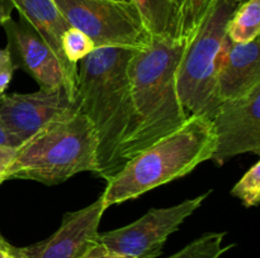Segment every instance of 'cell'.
I'll list each match as a JSON object with an SVG mask.
<instances>
[{
  "mask_svg": "<svg viewBox=\"0 0 260 258\" xmlns=\"http://www.w3.org/2000/svg\"><path fill=\"white\" fill-rule=\"evenodd\" d=\"M260 34V0H244L231 17L226 38L233 43H249Z\"/></svg>",
  "mask_w": 260,
  "mask_h": 258,
  "instance_id": "15",
  "label": "cell"
},
{
  "mask_svg": "<svg viewBox=\"0 0 260 258\" xmlns=\"http://www.w3.org/2000/svg\"><path fill=\"white\" fill-rule=\"evenodd\" d=\"M179 9L190 37L196 34L215 0H172Z\"/></svg>",
  "mask_w": 260,
  "mask_h": 258,
  "instance_id": "19",
  "label": "cell"
},
{
  "mask_svg": "<svg viewBox=\"0 0 260 258\" xmlns=\"http://www.w3.org/2000/svg\"><path fill=\"white\" fill-rule=\"evenodd\" d=\"M231 196L238 197L244 206H258L260 201V162L256 161L231 190Z\"/></svg>",
  "mask_w": 260,
  "mask_h": 258,
  "instance_id": "18",
  "label": "cell"
},
{
  "mask_svg": "<svg viewBox=\"0 0 260 258\" xmlns=\"http://www.w3.org/2000/svg\"><path fill=\"white\" fill-rule=\"evenodd\" d=\"M225 235L223 232L205 233L167 258H221L233 248V244H223Z\"/></svg>",
  "mask_w": 260,
  "mask_h": 258,
  "instance_id": "16",
  "label": "cell"
},
{
  "mask_svg": "<svg viewBox=\"0 0 260 258\" xmlns=\"http://www.w3.org/2000/svg\"><path fill=\"white\" fill-rule=\"evenodd\" d=\"M15 67L14 65L5 66V67L0 68V95L5 93V90L9 86L10 81L13 78V73H14Z\"/></svg>",
  "mask_w": 260,
  "mask_h": 258,
  "instance_id": "23",
  "label": "cell"
},
{
  "mask_svg": "<svg viewBox=\"0 0 260 258\" xmlns=\"http://www.w3.org/2000/svg\"><path fill=\"white\" fill-rule=\"evenodd\" d=\"M2 27L5 30L7 48L15 70L20 68L27 72L40 85V89L65 86L71 95L78 96L69 86L62 66L55 53L24 18L20 17L18 22L9 19Z\"/></svg>",
  "mask_w": 260,
  "mask_h": 258,
  "instance_id": "10",
  "label": "cell"
},
{
  "mask_svg": "<svg viewBox=\"0 0 260 258\" xmlns=\"http://www.w3.org/2000/svg\"><path fill=\"white\" fill-rule=\"evenodd\" d=\"M124 2H131V0H124Z\"/></svg>",
  "mask_w": 260,
  "mask_h": 258,
  "instance_id": "27",
  "label": "cell"
},
{
  "mask_svg": "<svg viewBox=\"0 0 260 258\" xmlns=\"http://www.w3.org/2000/svg\"><path fill=\"white\" fill-rule=\"evenodd\" d=\"M98 168V137L80 106L66 111L17 148L7 180H29L47 186Z\"/></svg>",
  "mask_w": 260,
  "mask_h": 258,
  "instance_id": "4",
  "label": "cell"
},
{
  "mask_svg": "<svg viewBox=\"0 0 260 258\" xmlns=\"http://www.w3.org/2000/svg\"><path fill=\"white\" fill-rule=\"evenodd\" d=\"M243 2L215 0L185 47L175 72V82L180 103L189 116L211 120L221 103L216 89V72L228 24Z\"/></svg>",
  "mask_w": 260,
  "mask_h": 258,
  "instance_id": "5",
  "label": "cell"
},
{
  "mask_svg": "<svg viewBox=\"0 0 260 258\" xmlns=\"http://www.w3.org/2000/svg\"><path fill=\"white\" fill-rule=\"evenodd\" d=\"M71 27L85 33L95 48L140 50L150 45L139 12L124 0H53Z\"/></svg>",
  "mask_w": 260,
  "mask_h": 258,
  "instance_id": "6",
  "label": "cell"
},
{
  "mask_svg": "<svg viewBox=\"0 0 260 258\" xmlns=\"http://www.w3.org/2000/svg\"><path fill=\"white\" fill-rule=\"evenodd\" d=\"M216 149L212 161L222 166L243 153H260V86L249 95L221 101L213 114Z\"/></svg>",
  "mask_w": 260,
  "mask_h": 258,
  "instance_id": "8",
  "label": "cell"
},
{
  "mask_svg": "<svg viewBox=\"0 0 260 258\" xmlns=\"http://www.w3.org/2000/svg\"><path fill=\"white\" fill-rule=\"evenodd\" d=\"M14 9L19 17L24 18L38 33L43 42L51 48L58 62L61 63L68 78L69 86L74 93L76 91L78 66H74L66 60L62 52V35L71 27L53 0H12Z\"/></svg>",
  "mask_w": 260,
  "mask_h": 258,
  "instance_id": "13",
  "label": "cell"
},
{
  "mask_svg": "<svg viewBox=\"0 0 260 258\" xmlns=\"http://www.w3.org/2000/svg\"><path fill=\"white\" fill-rule=\"evenodd\" d=\"M104 211L99 196L83 209L65 212L60 228L51 237L24 247L27 258H80L96 242Z\"/></svg>",
  "mask_w": 260,
  "mask_h": 258,
  "instance_id": "11",
  "label": "cell"
},
{
  "mask_svg": "<svg viewBox=\"0 0 260 258\" xmlns=\"http://www.w3.org/2000/svg\"><path fill=\"white\" fill-rule=\"evenodd\" d=\"M9 65H13L9 50H8L7 47L0 48V68L5 67V66H9Z\"/></svg>",
  "mask_w": 260,
  "mask_h": 258,
  "instance_id": "26",
  "label": "cell"
},
{
  "mask_svg": "<svg viewBox=\"0 0 260 258\" xmlns=\"http://www.w3.org/2000/svg\"><path fill=\"white\" fill-rule=\"evenodd\" d=\"M210 191L187 199L169 207L150 209L136 222L128 225L98 233L96 240L109 249L134 258H156L161 254L162 245L180 225L202 206Z\"/></svg>",
  "mask_w": 260,
  "mask_h": 258,
  "instance_id": "7",
  "label": "cell"
},
{
  "mask_svg": "<svg viewBox=\"0 0 260 258\" xmlns=\"http://www.w3.org/2000/svg\"><path fill=\"white\" fill-rule=\"evenodd\" d=\"M259 86V38L249 43H233L226 38L216 72V89L220 101L243 98Z\"/></svg>",
  "mask_w": 260,
  "mask_h": 258,
  "instance_id": "12",
  "label": "cell"
},
{
  "mask_svg": "<svg viewBox=\"0 0 260 258\" xmlns=\"http://www.w3.org/2000/svg\"><path fill=\"white\" fill-rule=\"evenodd\" d=\"M0 146L5 147H14V148H18L20 147V143L9 133V132L5 129V126L3 125V123L0 121Z\"/></svg>",
  "mask_w": 260,
  "mask_h": 258,
  "instance_id": "24",
  "label": "cell"
},
{
  "mask_svg": "<svg viewBox=\"0 0 260 258\" xmlns=\"http://www.w3.org/2000/svg\"><path fill=\"white\" fill-rule=\"evenodd\" d=\"M14 10L12 0H0V25L12 19V12Z\"/></svg>",
  "mask_w": 260,
  "mask_h": 258,
  "instance_id": "25",
  "label": "cell"
},
{
  "mask_svg": "<svg viewBox=\"0 0 260 258\" xmlns=\"http://www.w3.org/2000/svg\"><path fill=\"white\" fill-rule=\"evenodd\" d=\"M80 258H134L129 257V255L121 254V253H117L114 250L109 249L106 245H103L102 243H99L96 240L93 245L88 248L85 253L81 255Z\"/></svg>",
  "mask_w": 260,
  "mask_h": 258,
  "instance_id": "20",
  "label": "cell"
},
{
  "mask_svg": "<svg viewBox=\"0 0 260 258\" xmlns=\"http://www.w3.org/2000/svg\"><path fill=\"white\" fill-rule=\"evenodd\" d=\"M15 154H17V148L14 147L0 146V185L7 181L8 169L14 161Z\"/></svg>",
  "mask_w": 260,
  "mask_h": 258,
  "instance_id": "21",
  "label": "cell"
},
{
  "mask_svg": "<svg viewBox=\"0 0 260 258\" xmlns=\"http://www.w3.org/2000/svg\"><path fill=\"white\" fill-rule=\"evenodd\" d=\"M62 52L66 60L74 66H78L81 60L90 55L94 50H96L93 40L76 28L70 27L62 35Z\"/></svg>",
  "mask_w": 260,
  "mask_h": 258,
  "instance_id": "17",
  "label": "cell"
},
{
  "mask_svg": "<svg viewBox=\"0 0 260 258\" xmlns=\"http://www.w3.org/2000/svg\"><path fill=\"white\" fill-rule=\"evenodd\" d=\"M187 45L151 38L149 46L132 52L127 72L136 131L122 153L123 163L179 129L189 118L175 82V72Z\"/></svg>",
  "mask_w": 260,
  "mask_h": 258,
  "instance_id": "2",
  "label": "cell"
},
{
  "mask_svg": "<svg viewBox=\"0 0 260 258\" xmlns=\"http://www.w3.org/2000/svg\"><path fill=\"white\" fill-rule=\"evenodd\" d=\"M134 50L96 48L78 63L80 110L98 137L95 176L109 181L123 167L122 153L136 131L127 66Z\"/></svg>",
  "mask_w": 260,
  "mask_h": 258,
  "instance_id": "1",
  "label": "cell"
},
{
  "mask_svg": "<svg viewBox=\"0 0 260 258\" xmlns=\"http://www.w3.org/2000/svg\"><path fill=\"white\" fill-rule=\"evenodd\" d=\"M150 38L168 42H189L179 9L172 0H131Z\"/></svg>",
  "mask_w": 260,
  "mask_h": 258,
  "instance_id": "14",
  "label": "cell"
},
{
  "mask_svg": "<svg viewBox=\"0 0 260 258\" xmlns=\"http://www.w3.org/2000/svg\"><path fill=\"white\" fill-rule=\"evenodd\" d=\"M216 149L212 121L203 116L188 120L124 163L101 195L106 210L135 200L165 184L187 176L196 167L210 161Z\"/></svg>",
  "mask_w": 260,
  "mask_h": 258,
  "instance_id": "3",
  "label": "cell"
},
{
  "mask_svg": "<svg viewBox=\"0 0 260 258\" xmlns=\"http://www.w3.org/2000/svg\"><path fill=\"white\" fill-rule=\"evenodd\" d=\"M79 106L78 96L71 95L65 86L28 94H3L0 121L22 146L53 119Z\"/></svg>",
  "mask_w": 260,
  "mask_h": 258,
  "instance_id": "9",
  "label": "cell"
},
{
  "mask_svg": "<svg viewBox=\"0 0 260 258\" xmlns=\"http://www.w3.org/2000/svg\"><path fill=\"white\" fill-rule=\"evenodd\" d=\"M0 258H27L24 247H17L0 234Z\"/></svg>",
  "mask_w": 260,
  "mask_h": 258,
  "instance_id": "22",
  "label": "cell"
}]
</instances>
